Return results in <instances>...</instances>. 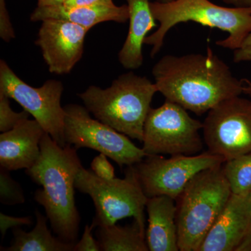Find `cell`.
Returning a JSON list of instances; mask_svg holds the SVG:
<instances>
[{
    "instance_id": "cell-1",
    "label": "cell",
    "mask_w": 251,
    "mask_h": 251,
    "mask_svg": "<svg viewBox=\"0 0 251 251\" xmlns=\"http://www.w3.org/2000/svg\"><path fill=\"white\" fill-rule=\"evenodd\" d=\"M152 75L166 100L199 116L243 94L242 80L210 47L206 54L163 56L153 66Z\"/></svg>"
},
{
    "instance_id": "cell-2",
    "label": "cell",
    "mask_w": 251,
    "mask_h": 251,
    "mask_svg": "<svg viewBox=\"0 0 251 251\" xmlns=\"http://www.w3.org/2000/svg\"><path fill=\"white\" fill-rule=\"evenodd\" d=\"M41 154L34 166L25 171L42 188L36 190L34 200L44 206L51 227L66 242L75 243L80 216L75 201V181L82 163L77 149L60 146L49 133L40 142Z\"/></svg>"
},
{
    "instance_id": "cell-3",
    "label": "cell",
    "mask_w": 251,
    "mask_h": 251,
    "mask_svg": "<svg viewBox=\"0 0 251 251\" xmlns=\"http://www.w3.org/2000/svg\"><path fill=\"white\" fill-rule=\"evenodd\" d=\"M156 92V84L130 72L112 81L108 88L91 85L77 96L99 121L143 142L145 121Z\"/></svg>"
},
{
    "instance_id": "cell-4",
    "label": "cell",
    "mask_w": 251,
    "mask_h": 251,
    "mask_svg": "<svg viewBox=\"0 0 251 251\" xmlns=\"http://www.w3.org/2000/svg\"><path fill=\"white\" fill-rule=\"evenodd\" d=\"M153 17L159 27L147 36L145 44L151 46V57L161 51L168 31L179 23H197L228 33V36L216 41L219 47L237 49L251 31V6L225 7L210 0H175L171 2L150 1Z\"/></svg>"
},
{
    "instance_id": "cell-5",
    "label": "cell",
    "mask_w": 251,
    "mask_h": 251,
    "mask_svg": "<svg viewBox=\"0 0 251 251\" xmlns=\"http://www.w3.org/2000/svg\"><path fill=\"white\" fill-rule=\"evenodd\" d=\"M222 166L198 173L176 200L180 251L199 250L232 195Z\"/></svg>"
},
{
    "instance_id": "cell-6",
    "label": "cell",
    "mask_w": 251,
    "mask_h": 251,
    "mask_svg": "<svg viewBox=\"0 0 251 251\" xmlns=\"http://www.w3.org/2000/svg\"><path fill=\"white\" fill-rule=\"evenodd\" d=\"M75 187L93 201L96 215L92 224L95 227L116 224L120 220L133 217L145 232V211L148 198L133 166H128L124 179H102L92 170L82 167L75 178Z\"/></svg>"
},
{
    "instance_id": "cell-7",
    "label": "cell",
    "mask_w": 251,
    "mask_h": 251,
    "mask_svg": "<svg viewBox=\"0 0 251 251\" xmlns=\"http://www.w3.org/2000/svg\"><path fill=\"white\" fill-rule=\"evenodd\" d=\"M188 110L166 100L150 109L144 127L143 149L148 155H195L202 151L203 123Z\"/></svg>"
},
{
    "instance_id": "cell-8",
    "label": "cell",
    "mask_w": 251,
    "mask_h": 251,
    "mask_svg": "<svg viewBox=\"0 0 251 251\" xmlns=\"http://www.w3.org/2000/svg\"><path fill=\"white\" fill-rule=\"evenodd\" d=\"M64 108L66 144L77 150L90 148L103 153L120 168L134 166L147 156L143 149L135 146L127 135L92 119L85 107L69 104Z\"/></svg>"
},
{
    "instance_id": "cell-9",
    "label": "cell",
    "mask_w": 251,
    "mask_h": 251,
    "mask_svg": "<svg viewBox=\"0 0 251 251\" xmlns=\"http://www.w3.org/2000/svg\"><path fill=\"white\" fill-rule=\"evenodd\" d=\"M225 162L222 157L206 151L170 158L148 155L133 167L147 197L166 196L176 201L196 175Z\"/></svg>"
},
{
    "instance_id": "cell-10",
    "label": "cell",
    "mask_w": 251,
    "mask_h": 251,
    "mask_svg": "<svg viewBox=\"0 0 251 251\" xmlns=\"http://www.w3.org/2000/svg\"><path fill=\"white\" fill-rule=\"evenodd\" d=\"M0 92L14 99L29 112L60 146L67 145L64 135L65 110L61 105L64 86L60 81L50 79L40 87H31L1 59Z\"/></svg>"
},
{
    "instance_id": "cell-11",
    "label": "cell",
    "mask_w": 251,
    "mask_h": 251,
    "mask_svg": "<svg viewBox=\"0 0 251 251\" xmlns=\"http://www.w3.org/2000/svg\"><path fill=\"white\" fill-rule=\"evenodd\" d=\"M202 130L207 151L225 161L251 152V100L238 96L218 104Z\"/></svg>"
},
{
    "instance_id": "cell-12",
    "label": "cell",
    "mask_w": 251,
    "mask_h": 251,
    "mask_svg": "<svg viewBox=\"0 0 251 251\" xmlns=\"http://www.w3.org/2000/svg\"><path fill=\"white\" fill-rule=\"evenodd\" d=\"M41 23L36 44L49 72L56 75L69 74L82 59L88 29L64 20L46 19Z\"/></svg>"
},
{
    "instance_id": "cell-13",
    "label": "cell",
    "mask_w": 251,
    "mask_h": 251,
    "mask_svg": "<svg viewBox=\"0 0 251 251\" xmlns=\"http://www.w3.org/2000/svg\"><path fill=\"white\" fill-rule=\"evenodd\" d=\"M251 250V200L232 193L198 251Z\"/></svg>"
},
{
    "instance_id": "cell-14",
    "label": "cell",
    "mask_w": 251,
    "mask_h": 251,
    "mask_svg": "<svg viewBox=\"0 0 251 251\" xmlns=\"http://www.w3.org/2000/svg\"><path fill=\"white\" fill-rule=\"evenodd\" d=\"M35 120H25L0 135V166L9 171L29 169L41 154L40 142L45 133Z\"/></svg>"
},
{
    "instance_id": "cell-15",
    "label": "cell",
    "mask_w": 251,
    "mask_h": 251,
    "mask_svg": "<svg viewBox=\"0 0 251 251\" xmlns=\"http://www.w3.org/2000/svg\"><path fill=\"white\" fill-rule=\"evenodd\" d=\"M146 211L149 251H179L176 201L166 196L148 198Z\"/></svg>"
},
{
    "instance_id": "cell-16",
    "label": "cell",
    "mask_w": 251,
    "mask_h": 251,
    "mask_svg": "<svg viewBox=\"0 0 251 251\" xmlns=\"http://www.w3.org/2000/svg\"><path fill=\"white\" fill-rule=\"evenodd\" d=\"M46 19H61L79 25L90 30L97 25L108 21L125 23L129 19L127 4H98L93 6H37L31 13V21Z\"/></svg>"
},
{
    "instance_id": "cell-17",
    "label": "cell",
    "mask_w": 251,
    "mask_h": 251,
    "mask_svg": "<svg viewBox=\"0 0 251 251\" xmlns=\"http://www.w3.org/2000/svg\"><path fill=\"white\" fill-rule=\"evenodd\" d=\"M129 9V29L118 54L119 62L126 69H139L143 64V46L147 35L156 27L150 0H126Z\"/></svg>"
},
{
    "instance_id": "cell-18",
    "label": "cell",
    "mask_w": 251,
    "mask_h": 251,
    "mask_svg": "<svg viewBox=\"0 0 251 251\" xmlns=\"http://www.w3.org/2000/svg\"><path fill=\"white\" fill-rule=\"evenodd\" d=\"M35 227L29 232L20 227L12 229L14 240L9 247H1V251H73L75 243L64 242L52 236L47 226V216L35 211Z\"/></svg>"
},
{
    "instance_id": "cell-19",
    "label": "cell",
    "mask_w": 251,
    "mask_h": 251,
    "mask_svg": "<svg viewBox=\"0 0 251 251\" xmlns=\"http://www.w3.org/2000/svg\"><path fill=\"white\" fill-rule=\"evenodd\" d=\"M96 235L100 251H149L145 232L134 220L130 226H99Z\"/></svg>"
},
{
    "instance_id": "cell-20",
    "label": "cell",
    "mask_w": 251,
    "mask_h": 251,
    "mask_svg": "<svg viewBox=\"0 0 251 251\" xmlns=\"http://www.w3.org/2000/svg\"><path fill=\"white\" fill-rule=\"evenodd\" d=\"M222 166L232 193L245 194L250 192L251 152L226 161Z\"/></svg>"
},
{
    "instance_id": "cell-21",
    "label": "cell",
    "mask_w": 251,
    "mask_h": 251,
    "mask_svg": "<svg viewBox=\"0 0 251 251\" xmlns=\"http://www.w3.org/2000/svg\"><path fill=\"white\" fill-rule=\"evenodd\" d=\"M9 171L0 170V201L7 205L23 204L25 202L21 185L10 176Z\"/></svg>"
},
{
    "instance_id": "cell-22",
    "label": "cell",
    "mask_w": 251,
    "mask_h": 251,
    "mask_svg": "<svg viewBox=\"0 0 251 251\" xmlns=\"http://www.w3.org/2000/svg\"><path fill=\"white\" fill-rule=\"evenodd\" d=\"M9 97L0 92V131L1 133L13 129L21 122L29 119V113L25 110L16 112L10 105Z\"/></svg>"
},
{
    "instance_id": "cell-23",
    "label": "cell",
    "mask_w": 251,
    "mask_h": 251,
    "mask_svg": "<svg viewBox=\"0 0 251 251\" xmlns=\"http://www.w3.org/2000/svg\"><path fill=\"white\" fill-rule=\"evenodd\" d=\"M107 156L100 153L92 160L91 169L99 177L105 179H112L115 178V168L108 161Z\"/></svg>"
},
{
    "instance_id": "cell-24",
    "label": "cell",
    "mask_w": 251,
    "mask_h": 251,
    "mask_svg": "<svg viewBox=\"0 0 251 251\" xmlns=\"http://www.w3.org/2000/svg\"><path fill=\"white\" fill-rule=\"evenodd\" d=\"M0 37L5 42H9L15 38L14 29L6 9V0H0Z\"/></svg>"
},
{
    "instance_id": "cell-25",
    "label": "cell",
    "mask_w": 251,
    "mask_h": 251,
    "mask_svg": "<svg viewBox=\"0 0 251 251\" xmlns=\"http://www.w3.org/2000/svg\"><path fill=\"white\" fill-rule=\"evenodd\" d=\"M32 224L33 220L31 216L14 217V216H8L3 213H0V230H1L3 239L8 229L21 227V226H29Z\"/></svg>"
},
{
    "instance_id": "cell-26",
    "label": "cell",
    "mask_w": 251,
    "mask_h": 251,
    "mask_svg": "<svg viewBox=\"0 0 251 251\" xmlns=\"http://www.w3.org/2000/svg\"><path fill=\"white\" fill-rule=\"evenodd\" d=\"M95 226L86 225L82 238L74 247V251H100L98 241L95 240L92 235V231Z\"/></svg>"
},
{
    "instance_id": "cell-27",
    "label": "cell",
    "mask_w": 251,
    "mask_h": 251,
    "mask_svg": "<svg viewBox=\"0 0 251 251\" xmlns=\"http://www.w3.org/2000/svg\"><path fill=\"white\" fill-rule=\"evenodd\" d=\"M251 31L243 41L242 44L234 50L233 53V62L241 63L251 62Z\"/></svg>"
},
{
    "instance_id": "cell-28",
    "label": "cell",
    "mask_w": 251,
    "mask_h": 251,
    "mask_svg": "<svg viewBox=\"0 0 251 251\" xmlns=\"http://www.w3.org/2000/svg\"><path fill=\"white\" fill-rule=\"evenodd\" d=\"M98 4H115L113 0H68L64 3L66 6H93Z\"/></svg>"
},
{
    "instance_id": "cell-29",
    "label": "cell",
    "mask_w": 251,
    "mask_h": 251,
    "mask_svg": "<svg viewBox=\"0 0 251 251\" xmlns=\"http://www.w3.org/2000/svg\"><path fill=\"white\" fill-rule=\"evenodd\" d=\"M225 4L233 7H249L251 6V0H221Z\"/></svg>"
},
{
    "instance_id": "cell-30",
    "label": "cell",
    "mask_w": 251,
    "mask_h": 251,
    "mask_svg": "<svg viewBox=\"0 0 251 251\" xmlns=\"http://www.w3.org/2000/svg\"><path fill=\"white\" fill-rule=\"evenodd\" d=\"M68 0H38L37 6H57L63 5Z\"/></svg>"
},
{
    "instance_id": "cell-31",
    "label": "cell",
    "mask_w": 251,
    "mask_h": 251,
    "mask_svg": "<svg viewBox=\"0 0 251 251\" xmlns=\"http://www.w3.org/2000/svg\"><path fill=\"white\" fill-rule=\"evenodd\" d=\"M242 80L243 94L251 99V80L244 78Z\"/></svg>"
},
{
    "instance_id": "cell-32",
    "label": "cell",
    "mask_w": 251,
    "mask_h": 251,
    "mask_svg": "<svg viewBox=\"0 0 251 251\" xmlns=\"http://www.w3.org/2000/svg\"><path fill=\"white\" fill-rule=\"evenodd\" d=\"M158 1H161V2H171V1H175V0H158Z\"/></svg>"
},
{
    "instance_id": "cell-33",
    "label": "cell",
    "mask_w": 251,
    "mask_h": 251,
    "mask_svg": "<svg viewBox=\"0 0 251 251\" xmlns=\"http://www.w3.org/2000/svg\"><path fill=\"white\" fill-rule=\"evenodd\" d=\"M249 195H250V198H251V189L250 192H249Z\"/></svg>"
}]
</instances>
